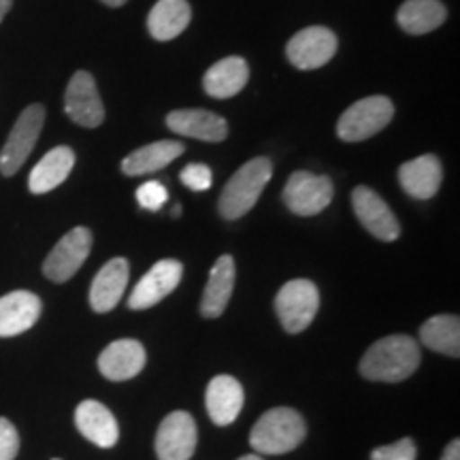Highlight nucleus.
<instances>
[{"label": "nucleus", "mask_w": 460, "mask_h": 460, "mask_svg": "<svg viewBox=\"0 0 460 460\" xmlns=\"http://www.w3.org/2000/svg\"><path fill=\"white\" fill-rule=\"evenodd\" d=\"M41 298L28 290L0 296V337H17L31 331L41 318Z\"/></svg>", "instance_id": "16"}, {"label": "nucleus", "mask_w": 460, "mask_h": 460, "mask_svg": "<svg viewBox=\"0 0 460 460\" xmlns=\"http://www.w3.org/2000/svg\"><path fill=\"white\" fill-rule=\"evenodd\" d=\"M54 460H60V458H54Z\"/></svg>", "instance_id": "37"}, {"label": "nucleus", "mask_w": 460, "mask_h": 460, "mask_svg": "<svg viewBox=\"0 0 460 460\" xmlns=\"http://www.w3.org/2000/svg\"><path fill=\"white\" fill-rule=\"evenodd\" d=\"M337 54V37L335 32L324 26H309L296 32L288 41L286 56L292 66L301 71H314V68L324 66Z\"/></svg>", "instance_id": "9"}, {"label": "nucleus", "mask_w": 460, "mask_h": 460, "mask_svg": "<svg viewBox=\"0 0 460 460\" xmlns=\"http://www.w3.org/2000/svg\"><path fill=\"white\" fill-rule=\"evenodd\" d=\"M130 267L126 258H111L105 267L96 273L90 288V305L96 314H107L118 307L122 301L126 286H128Z\"/></svg>", "instance_id": "17"}, {"label": "nucleus", "mask_w": 460, "mask_h": 460, "mask_svg": "<svg viewBox=\"0 0 460 460\" xmlns=\"http://www.w3.org/2000/svg\"><path fill=\"white\" fill-rule=\"evenodd\" d=\"M205 405L217 427H228L243 410V386L234 377L217 376L207 386Z\"/></svg>", "instance_id": "20"}, {"label": "nucleus", "mask_w": 460, "mask_h": 460, "mask_svg": "<svg viewBox=\"0 0 460 460\" xmlns=\"http://www.w3.org/2000/svg\"><path fill=\"white\" fill-rule=\"evenodd\" d=\"M446 17L447 11L439 0H405L396 13V22L407 34H427L444 24Z\"/></svg>", "instance_id": "26"}, {"label": "nucleus", "mask_w": 460, "mask_h": 460, "mask_svg": "<svg viewBox=\"0 0 460 460\" xmlns=\"http://www.w3.org/2000/svg\"><path fill=\"white\" fill-rule=\"evenodd\" d=\"M75 166V152L71 147L60 146L49 149L45 156L34 166L31 177H28V188L32 194H45L66 181Z\"/></svg>", "instance_id": "23"}, {"label": "nucleus", "mask_w": 460, "mask_h": 460, "mask_svg": "<svg viewBox=\"0 0 460 460\" xmlns=\"http://www.w3.org/2000/svg\"><path fill=\"white\" fill-rule=\"evenodd\" d=\"M65 111L75 124L84 128H96L105 122L99 88L88 71H77L71 77L65 92Z\"/></svg>", "instance_id": "10"}, {"label": "nucleus", "mask_w": 460, "mask_h": 460, "mask_svg": "<svg viewBox=\"0 0 460 460\" xmlns=\"http://www.w3.org/2000/svg\"><path fill=\"white\" fill-rule=\"evenodd\" d=\"M320 309V292L314 281L292 279L275 296V314L286 332H303L312 324Z\"/></svg>", "instance_id": "5"}, {"label": "nucleus", "mask_w": 460, "mask_h": 460, "mask_svg": "<svg viewBox=\"0 0 460 460\" xmlns=\"http://www.w3.org/2000/svg\"><path fill=\"white\" fill-rule=\"evenodd\" d=\"M20 452V435L7 418H0V460H15Z\"/></svg>", "instance_id": "31"}, {"label": "nucleus", "mask_w": 460, "mask_h": 460, "mask_svg": "<svg viewBox=\"0 0 460 460\" xmlns=\"http://www.w3.org/2000/svg\"><path fill=\"white\" fill-rule=\"evenodd\" d=\"M181 216V207H172V217Z\"/></svg>", "instance_id": "36"}, {"label": "nucleus", "mask_w": 460, "mask_h": 460, "mask_svg": "<svg viewBox=\"0 0 460 460\" xmlns=\"http://www.w3.org/2000/svg\"><path fill=\"white\" fill-rule=\"evenodd\" d=\"M192 20L188 0H158L149 11L147 28L156 41H171L186 31Z\"/></svg>", "instance_id": "24"}, {"label": "nucleus", "mask_w": 460, "mask_h": 460, "mask_svg": "<svg viewBox=\"0 0 460 460\" xmlns=\"http://www.w3.org/2000/svg\"><path fill=\"white\" fill-rule=\"evenodd\" d=\"M239 460H264V458L258 456V454H247V456H241Z\"/></svg>", "instance_id": "35"}, {"label": "nucleus", "mask_w": 460, "mask_h": 460, "mask_svg": "<svg viewBox=\"0 0 460 460\" xmlns=\"http://www.w3.org/2000/svg\"><path fill=\"white\" fill-rule=\"evenodd\" d=\"M271 175L273 164L269 158H254L241 166L224 186L217 200V211L224 220H239L247 211L254 209L264 186L271 181Z\"/></svg>", "instance_id": "2"}, {"label": "nucleus", "mask_w": 460, "mask_h": 460, "mask_svg": "<svg viewBox=\"0 0 460 460\" xmlns=\"http://www.w3.org/2000/svg\"><path fill=\"white\" fill-rule=\"evenodd\" d=\"M183 278V264L180 261H160L154 264L149 271L143 275L139 284L135 286L132 295L128 296L130 309H149L158 305L180 286Z\"/></svg>", "instance_id": "13"}, {"label": "nucleus", "mask_w": 460, "mask_h": 460, "mask_svg": "<svg viewBox=\"0 0 460 460\" xmlns=\"http://www.w3.org/2000/svg\"><path fill=\"white\" fill-rule=\"evenodd\" d=\"M75 424L90 444L99 447H113L119 439L118 420L99 401H84L75 410Z\"/></svg>", "instance_id": "18"}, {"label": "nucleus", "mask_w": 460, "mask_h": 460, "mask_svg": "<svg viewBox=\"0 0 460 460\" xmlns=\"http://www.w3.org/2000/svg\"><path fill=\"white\" fill-rule=\"evenodd\" d=\"M420 345L410 335H390L379 339L360 360V376L369 382L396 384L413 376L420 367Z\"/></svg>", "instance_id": "1"}, {"label": "nucleus", "mask_w": 460, "mask_h": 460, "mask_svg": "<svg viewBox=\"0 0 460 460\" xmlns=\"http://www.w3.org/2000/svg\"><path fill=\"white\" fill-rule=\"evenodd\" d=\"M45 124L43 105H31L20 113L13 128L9 132V139L0 152V172L4 177L15 175L24 166L28 156L37 146L39 135H41Z\"/></svg>", "instance_id": "6"}, {"label": "nucleus", "mask_w": 460, "mask_h": 460, "mask_svg": "<svg viewBox=\"0 0 460 460\" xmlns=\"http://www.w3.org/2000/svg\"><path fill=\"white\" fill-rule=\"evenodd\" d=\"M197 422L188 411H172L156 433L158 460H190L197 450Z\"/></svg>", "instance_id": "11"}, {"label": "nucleus", "mask_w": 460, "mask_h": 460, "mask_svg": "<svg viewBox=\"0 0 460 460\" xmlns=\"http://www.w3.org/2000/svg\"><path fill=\"white\" fill-rule=\"evenodd\" d=\"M166 199H169V192L160 181H146L137 190V200L147 211H160Z\"/></svg>", "instance_id": "29"}, {"label": "nucleus", "mask_w": 460, "mask_h": 460, "mask_svg": "<svg viewBox=\"0 0 460 460\" xmlns=\"http://www.w3.org/2000/svg\"><path fill=\"white\" fill-rule=\"evenodd\" d=\"M101 3H105L107 7H122V4L128 3V0H101Z\"/></svg>", "instance_id": "34"}, {"label": "nucleus", "mask_w": 460, "mask_h": 460, "mask_svg": "<svg viewBox=\"0 0 460 460\" xmlns=\"http://www.w3.org/2000/svg\"><path fill=\"white\" fill-rule=\"evenodd\" d=\"M92 250V233L88 228L77 226L58 241L54 250L43 262V275L56 284H65L82 269V264L88 261Z\"/></svg>", "instance_id": "8"}, {"label": "nucleus", "mask_w": 460, "mask_h": 460, "mask_svg": "<svg viewBox=\"0 0 460 460\" xmlns=\"http://www.w3.org/2000/svg\"><path fill=\"white\" fill-rule=\"evenodd\" d=\"M332 181L326 175H314L309 171L292 172L284 188V203L292 214L309 217L318 216L331 205Z\"/></svg>", "instance_id": "7"}, {"label": "nucleus", "mask_w": 460, "mask_h": 460, "mask_svg": "<svg viewBox=\"0 0 460 460\" xmlns=\"http://www.w3.org/2000/svg\"><path fill=\"white\" fill-rule=\"evenodd\" d=\"M146 348L137 339H118L99 356V371L111 382L137 377L146 367Z\"/></svg>", "instance_id": "14"}, {"label": "nucleus", "mask_w": 460, "mask_h": 460, "mask_svg": "<svg viewBox=\"0 0 460 460\" xmlns=\"http://www.w3.org/2000/svg\"><path fill=\"white\" fill-rule=\"evenodd\" d=\"M183 147L180 141H156L149 143L146 147L135 149L130 156L124 158L122 171L128 177H139L147 175V172H156L164 169L166 164H171L172 160H177L183 154Z\"/></svg>", "instance_id": "25"}, {"label": "nucleus", "mask_w": 460, "mask_h": 460, "mask_svg": "<svg viewBox=\"0 0 460 460\" xmlns=\"http://www.w3.org/2000/svg\"><path fill=\"white\" fill-rule=\"evenodd\" d=\"M420 341L433 352L458 358L460 354V320L458 315H435L420 329Z\"/></svg>", "instance_id": "27"}, {"label": "nucleus", "mask_w": 460, "mask_h": 460, "mask_svg": "<svg viewBox=\"0 0 460 460\" xmlns=\"http://www.w3.org/2000/svg\"><path fill=\"white\" fill-rule=\"evenodd\" d=\"M352 205L356 217H358L362 226L369 230L373 237L386 241V243L399 239L401 224L396 220V216L393 214L386 200L379 197L376 190L367 186L354 188Z\"/></svg>", "instance_id": "12"}, {"label": "nucleus", "mask_w": 460, "mask_h": 460, "mask_svg": "<svg viewBox=\"0 0 460 460\" xmlns=\"http://www.w3.org/2000/svg\"><path fill=\"white\" fill-rule=\"evenodd\" d=\"M180 177L183 186L194 190V192H205V190L211 188V181H214V172L207 164H188Z\"/></svg>", "instance_id": "30"}, {"label": "nucleus", "mask_w": 460, "mask_h": 460, "mask_svg": "<svg viewBox=\"0 0 460 460\" xmlns=\"http://www.w3.org/2000/svg\"><path fill=\"white\" fill-rule=\"evenodd\" d=\"M11 3H13V0H0V22H3V20H4V15L9 13Z\"/></svg>", "instance_id": "33"}, {"label": "nucleus", "mask_w": 460, "mask_h": 460, "mask_svg": "<svg viewBox=\"0 0 460 460\" xmlns=\"http://www.w3.org/2000/svg\"><path fill=\"white\" fill-rule=\"evenodd\" d=\"M441 460H460V441L452 439L450 444L446 446L444 454H441Z\"/></svg>", "instance_id": "32"}, {"label": "nucleus", "mask_w": 460, "mask_h": 460, "mask_svg": "<svg viewBox=\"0 0 460 460\" xmlns=\"http://www.w3.org/2000/svg\"><path fill=\"white\" fill-rule=\"evenodd\" d=\"M247 79H250L247 62L239 56H230L209 66V71L203 77V88L211 99L224 101L230 96H237L247 85Z\"/></svg>", "instance_id": "21"}, {"label": "nucleus", "mask_w": 460, "mask_h": 460, "mask_svg": "<svg viewBox=\"0 0 460 460\" xmlns=\"http://www.w3.org/2000/svg\"><path fill=\"white\" fill-rule=\"evenodd\" d=\"M307 435L303 416L290 407H273L254 424L250 444L258 454H286L296 450Z\"/></svg>", "instance_id": "3"}, {"label": "nucleus", "mask_w": 460, "mask_h": 460, "mask_svg": "<svg viewBox=\"0 0 460 460\" xmlns=\"http://www.w3.org/2000/svg\"><path fill=\"white\" fill-rule=\"evenodd\" d=\"M441 180H444V169H441L439 158L433 154H424L416 160L401 164L399 181L401 188L410 194L411 199L429 200L439 192Z\"/></svg>", "instance_id": "19"}, {"label": "nucleus", "mask_w": 460, "mask_h": 460, "mask_svg": "<svg viewBox=\"0 0 460 460\" xmlns=\"http://www.w3.org/2000/svg\"><path fill=\"white\" fill-rule=\"evenodd\" d=\"M234 288V261L233 256L224 254L211 267L209 279H207L203 298H200V314L205 318H220L226 305L233 296Z\"/></svg>", "instance_id": "22"}, {"label": "nucleus", "mask_w": 460, "mask_h": 460, "mask_svg": "<svg viewBox=\"0 0 460 460\" xmlns=\"http://www.w3.org/2000/svg\"><path fill=\"white\" fill-rule=\"evenodd\" d=\"M166 126L175 135L190 139L220 143L228 137V124L222 115L205 111V109H180L166 115Z\"/></svg>", "instance_id": "15"}, {"label": "nucleus", "mask_w": 460, "mask_h": 460, "mask_svg": "<svg viewBox=\"0 0 460 460\" xmlns=\"http://www.w3.org/2000/svg\"><path fill=\"white\" fill-rule=\"evenodd\" d=\"M416 444H413V439H410V437L394 441V444L390 446L376 447V450L371 452V460H416Z\"/></svg>", "instance_id": "28"}, {"label": "nucleus", "mask_w": 460, "mask_h": 460, "mask_svg": "<svg viewBox=\"0 0 460 460\" xmlns=\"http://www.w3.org/2000/svg\"><path fill=\"white\" fill-rule=\"evenodd\" d=\"M394 115L393 101L386 96H367L345 109L337 122V135L341 141L358 143L376 137L390 124Z\"/></svg>", "instance_id": "4"}]
</instances>
